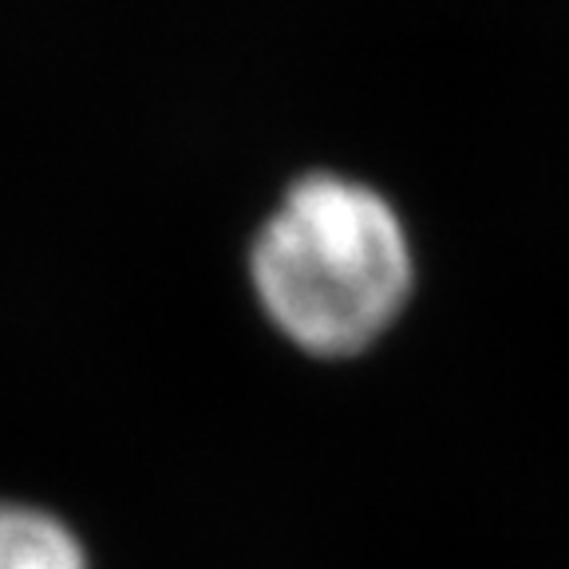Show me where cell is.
I'll return each mask as SVG.
<instances>
[{"label": "cell", "mask_w": 569, "mask_h": 569, "mask_svg": "<svg viewBox=\"0 0 569 569\" xmlns=\"http://www.w3.org/2000/svg\"><path fill=\"white\" fill-rule=\"evenodd\" d=\"M416 258L400 213L345 174H309L284 190L253 241L261 309L312 356H356L400 320Z\"/></svg>", "instance_id": "6da1fadb"}, {"label": "cell", "mask_w": 569, "mask_h": 569, "mask_svg": "<svg viewBox=\"0 0 569 569\" xmlns=\"http://www.w3.org/2000/svg\"><path fill=\"white\" fill-rule=\"evenodd\" d=\"M0 569H88V558L56 515L0 502Z\"/></svg>", "instance_id": "7a4b0ae2"}]
</instances>
